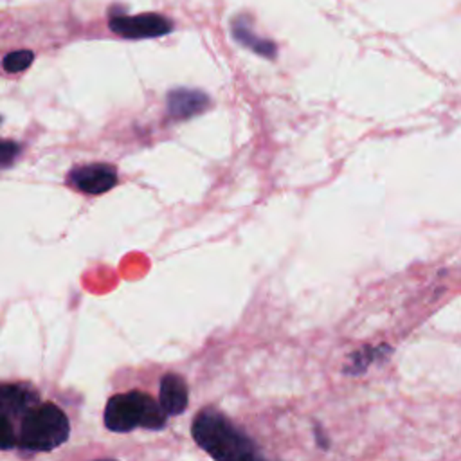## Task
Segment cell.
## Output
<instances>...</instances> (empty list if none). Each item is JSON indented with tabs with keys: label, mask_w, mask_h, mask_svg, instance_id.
I'll use <instances>...</instances> for the list:
<instances>
[{
	"label": "cell",
	"mask_w": 461,
	"mask_h": 461,
	"mask_svg": "<svg viewBox=\"0 0 461 461\" xmlns=\"http://www.w3.org/2000/svg\"><path fill=\"white\" fill-rule=\"evenodd\" d=\"M20 153V146L13 140H0V167L9 166L16 155Z\"/></svg>",
	"instance_id": "7c38bea8"
},
{
	"label": "cell",
	"mask_w": 461,
	"mask_h": 461,
	"mask_svg": "<svg viewBox=\"0 0 461 461\" xmlns=\"http://www.w3.org/2000/svg\"><path fill=\"white\" fill-rule=\"evenodd\" d=\"M110 29L128 40H142V38H157L173 31V23L169 18L157 13L144 14H117L108 22Z\"/></svg>",
	"instance_id": "277c9868"
},
{
	"label": "cell",
	"mask_w": 461,
	"mask_h": 461,
	"mask_svg": "<svg viewBox=\"0 0 461 461\" xmlns=\"http://www.w3.org/2000/svg\"><path fill=\"white\" fill-rule=\"evenodd\" d=\"M40 403L38 393L25 384H4L0 385V411L11 420L23 418L34 405Z\"/></svg>",
	"instance_id": "8992f818"
},
{
	"label": "cell",
	"mask_w": 461,
	"mask_h": 461,
	"mask_svg": "<svg viewBox=\"0 0 461 461\" xmlns=\"http://www.w3.org/2000/svg\"><path fill=\"white\" fill-rule=\"evenodd\" d=\"M18 445V434L14 432L13 420L0 411V448L7 450Z\"/></svg>",
	"instance_id": "8fae6325"
},
{
	"label": "cell",
	"mask_w": 461,
	"mask_h": 461,
	"mask_svg": "<svg viewBox=\"0 0 461 461\" xmlns=\"http://www.w3.org/2000/svg\"><path fill=\"white\" fill-rule=\"evenodd\" d=\"M68 185L85 194H101L117 184V171L108 164H88L67 175Z\"/></svg>",
	"instance_id": "5b68a950"
},
{
	"label": "cell",
	"mask_w": 461,
	"mask_h": 461,
	"mask_svg": "<svg viewBox=\"0 0 461 461\" xmlns=\"http://www.w3.org/2000/svg\"><path fill=\"white\" fill-rule=\"evenodd\" d=\"M189 393L185 380L176 373H167L160 378L158 389V403L169 416L182 414L187 407Z\"/></svg>",
	"instance_id": "ba28073f"
},
{
	"label": "cell",
	"mask_w": 461,
	"mask_h": 461,
	"mask_svg": "<svg viewBox=\"0 0 461 461\" xmlns=\"http://www.w3.org/2000/svg\"><path fill=\"white\" fill-rule=\"evenodd\" d=\"M70 425L65 412L54 403L34 405L20 421L18 445L29 452H49L68 439Z\"/></svg>",
	"instance_id": "3957f363"
},
{
	"label": "cell",
	"mask_w": 461,
	"mask_h": 461,
	"mask_svg": "<svg viewBox=\"0 0 461 461\" xmlns=\"http://www.w3.org/2000/svg\"><path fill=\"white\" fill-rule=\"evenodd\" d=\"M232 36L236 41H240L243 47L250 49L252 52L263 56V58H276L277 54V47L274 41L259 38L256 32H252L249 22L243 16H238L232 20Z\"/></svg>",
	"instance_id": "9c48e42d"
},
{
	"label": "cell",
	"mask_w": 461,
	"mask_h": 461,
	"mask_svg": "<svg viewBox=\"0 0 461 461\" xmlns=\"http://www.w3.org/2000/svg\"><path fill=\"white\" fill-rule=\"evenodd\" d=\"M191 432L196 445L214 459L245 461L261 457L256 443L225 414L214 409L200 411L193 421Z\"/></svg>",
	"instance_id": "6da1fadb"
},
{
	"label": "cell",
	"mask_w": 461,
	"mask_h": 461,
	"mask_svg": "<svg viewBox=\"0 0 461 461\" xmlns=\"http://www.w3.org/2000/svg\"><path fill=\"white\" fill-rule=\"evenodd\" d=\"M209 106V97L193 88H175L167 94V113L173 119H189Z\"/></svg>",
	"instance_id": "52a82bcc"
},
{
	"label": "cell",
	"mask_w": 461,
	"mask_h": 461,
	"mask_svg": "<svg viewBox=\"0 0 461 461\" xmlns=\"http://www.w3.org/2000/svg\"><path fill=\"white\" fill-rule=\"evenodd\" d=\"M166 416L160 403L140 391L115 394L104 407V425L112 432H130L137 427L160 430L166 425Z\"/></svg>",
	"instance_id": "7a4b0ae2"
},
{
	"label": "cell",
	"mask_w": 461,
	"mask_h": 461,
	"mask_svg": "<svg viewBox=\"0 0 461 461\" xmlns=\"http://www.w3.org/2000/svg\"><path fill=\"white\" fill-rule=\"evenodd\" d=\"M34 59V54L32 50H27V49H22V50H14V52H9L4 56L2 59V67L5 72H22L25 70Z\"/></svg>",
	"instance_id": "30bf717a"
}]
</instances>
